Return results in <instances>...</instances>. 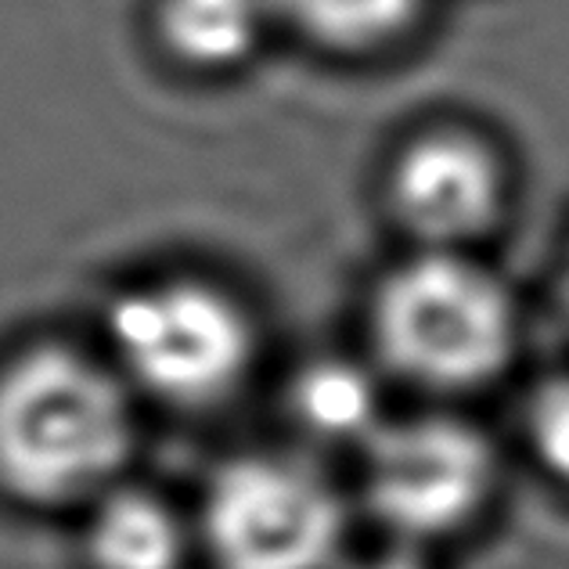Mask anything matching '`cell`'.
<instances>
[{
	"label": "cell",
	"mask_w": 569,
	"mask_h": 569,
	"mask_svg": "<svg viewBox=\"0 0 569 569\" xmlns=\"http://www.w3.org/2000/svg\"><path fill=\"white\" fill-rule=\"evenodd\" d=\"M206 541L220 569H328L342 545V505L299 461L238 458L209 483Z\"/></svg>",
	"instance_id": "4"
},
{
	"label": "cell",
	"mask_w": 569,
	"mask_h": 569,
	"mask_svg": "<svg viewBox=\"0 0 569 569\" xmlns=\"http://www.w3.org/2000/svg\"><path fill=\"white\" fill-rule=\"evenodd\" d=\"M267 14V0H162L159 33L177 58L220 69L257 48Z\"/></svg>",
	"instance_id": "8"
},
{
	"label": "cell",
	"mask_w": 569,
	"mask_h": 569,
	"mask_svg": "<svg viewBox=\"0 0 569 569\" xmlns=\"http://www.w3.org/2000/svg\"><path fill=\"white\" fill-rule=\"evenodd\" d=\"M365 569H422V566L411 562V559H403V556H393V559H379V562H371V566H365Z\"/></svg>",
	"instance_id": "12"
},
{
	"label": "cell",
	"mask_w": 569,
	"mask_h": 569,
	"mask_svg": "<svg viewBox=\"0 0 569 569\" xmlns=\"http://www.w3.org/2000/svg\"><path fill=\"white\" fill-rule=\"evenodd\" d=\"M376 339L400 376L440 389L476 386L512 357L516 307L483 267L429 252L382 281Z\"/></svg>",
	"instance_id": "2"
},
{
	"label": "cell",
	"mask_w": 569,
	"mask_h": 569,
	"mask_svg": "<svg viewBox=\"0 0 569 569\" xmlns=\"http://www.w3.org/2000/svg\"><path fill=\"white\" fill-rule=\"evenodd\" d=\"M530 429L537 455L548 461V469L569 479V379L541 389L530 411Z\"/></svg>",
	"instance_id": "11"
},
{
	"label": "cell",
	"mask_w": 569,
	"mask_h": 569,
	"mask_svg": "<svg viewBox=\"0 0 569 569\" xmlns=\"http://www.w3.org/2000/svg\"><path fill=\"white\" fill-rule=\"evenodd\" d=\"M393 202L411 231L451 246L487 228L501 202V170L483 144L437 133L411 144L393 173Z\"/></svg>",
	"instance_id": "6"
},
{
	"label": "cell",
	"mask_w": 569,
	"mask_h": 569,
	"mask_svg": "<svg viewBox=\"0 0 569 569\" xmlns=\"http://www.w3.org/2000/svg\"><path fill=\"white\" fill-rule=\"evenodd\" d=\"M267 8L328 48H371L408 29L422 0H267Z\"/></svg>",
	"instance_id": "10"
},
{
	"label": "cell",
	"mask_w": 569,
	"mask_h": 569,
	"mask_svg": "<svg viewBox=\"0 0 569 569\" xmlns=\"http://www.w3.org/2000/svg\"><path fill=\"white\" fill-rule=\"evenodd\" d=\"M109 342L130 382L188 408L228 397L252 361L242 307L202 281H159L119 296Z\"/></svg>",
	"instance_id": "3"
},
{
	"label": "cell",
	"mask_w": 569,
	"mask_h": 569,
	"mask_svg": "<svg viewBox=\"0 0 569 569\" xmlns=\"http://www.w3.org/2000/svg\"><path fill=\"white\" fill-rule=\"evenodd\" d=\"M91 559L98 569H181L184 527L152 490H101Z\"/></svg>",
	"instance_id": "7"
},
{
	"label": "cell",
	"mask_w": 569,
	"mask_h": 569,
	"mask_svg": "<svg viewBox=\"0 0 569 569\" xmlns=\"http://www.w3.org/2000/svg\"><path fill=\"white\" fill-rule=\"evenodd\" d=\"M130 443L127 386L91 353L40 342L0 371V483L14 498L66 505L101 493Z\"/></svg>",
	"instance_id": "1"
},
{
	"label": "cell",
	"mask_w": 569,
	"mask_h": 569,
	"mask_svg": "<svg viewBox=\"0 0 569 569\" xmlns=\"http://www.w3.org/2000/svg\"><path fill=\"white\" fill-rule=\"evenodd\" d=\"M566 289H569V278H566Z\"/></svg>",
	"instance_id": "13"
},
{
	"label": "cell",
	"mask_w": 569,
	"mask_h": 569,
	"mask_svg": "<svg viewBox=\"0 0 569 569\" xmlns=\"http://www.w3.org/2000/svg\"><path fill=\"white\" fill-rule=\"evenodd\" d=\"M296 415L321 440L376 437L379 389L361 368L328 361L296 382Z\"/></svg>",
	"instance_id": "9"
},
{
	"label": "cell",
	"mask_w": 569,
	"mask_h": 569,
	"mask_svg": "<svg viewBox=\"0 0 569 569\" xmlns=\"http://www.w3.org/2000/svg\"><path fill=\"white\" fill-rule=\"evenodd\" d=\"M490 483L487 440L451 418H418L371 437L368 501L400 533L432 537L461 527L487 501Z\"/></svg>",
	"instance_id": "5"
}]
</instances>
